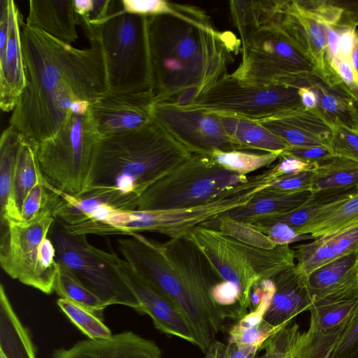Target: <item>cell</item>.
<instances>
[{
	"instance_id": "8d00e7d4",
	"label": "cell",
	"mask_w": 358,
	"mask_h": 358,
	"mask_svg": "<svg viewBox=\"0 0 358 358\" xmlns=\"http://www.w3.org/2000/svg\"><path fill=\"white\" fill-rule=\"evenodd\" d=\"M53 198L52 187L41 176L24 201L20 222L27 224L36 220L45 211L52 212Z\"/></svg>"
},
{
	"instance_id": "4316f807",
	"label": "cell",
	"mask_w": 358,
	"mask_h": 358,
	"mask_svg": "<svg viewBox=\"0 0 358 358\" xmlns=\"http://www.w3.org/2000/svg\"><path fill=\"white\" fill-rule=\"evenodd\" d=\"M0 352L7 358H37L29 331L15 312L4 287L0 289Z\"/></svg>"
},
{
	"instance_id": "ba28073f",
	"label": "cell",
	"mask_w": 358,
	"mask_h": 358,
	"mask_svg": "<svg viewBox=\"0 0 358 358\" xmlns=\"http://www.w3.org/2000/svg\"><path fill=\"white\" fill-rule=\"evenodd\" d=\"M270 169L251 175L245 183L202 205L162 210H118L100 222V236L127 235L149 231L170 238L187 236L195 227L248 203L275 179Z\"/></svg>"
},
{
	"instance_id": "f907efd6",
	"label": "cell",
	"mask_w": 358,
	"mask_h": 358,
	"mask_svg": "<svg viewBox=\"0 0 358 358\" xmlns=\"http://www.w3.org/2000/svg\"><path fill=\"white\" fill-rule=\"evenodd\" d=\"M339 33L338 59L350 60L358 44V32L355 26L344 25L335 27Z\"/></svg>"
},
{
	"instance_id": "ac0fdd59",
	"label": "cell",
	"mask_w": 358,
	"mask_h": 358,
	"mask_svg": "<svg viewBox=\"0 0 358 358\" xmlns=\"http://www.w3.org/2000/svg\"><path fill=\"white\" fill-rule=\"evenodd\" d=\"M155 101L152 91L106 94L91 104L90 111L103 137L136 130L152 122L151 110Z\"/></svg>"
},
{
	"instance_id": "7a4b0ae2",
	"label": "cell",
	"mask_w": 358,
	"mask_h": 358,
	"mask_svg": "<svg viewBox=\"0 0 358 358\" xmlns=\"http://www.w3.org/2000/svg\"><path fill=\"white\" fill-rule=\"evenodd\" d=\"M152 91L155 101L182 93L194 99L227 74L241 41L222 33L200 8L173 3L170 13L148 16Z\"/></svg>"
},
{
	"instance_id": "db71d44e",
	"label": "cell",
	"mask_w": 358,
	"mask_h": 358,
	"mask_svg": "<svg viewBox=\"0 0 358 358\" xmlns=\"http://www.w3.org/2000/svg\"><path fill=\"white\" fill-rule=\"evenodd\" d=\"M299 95L302 106L306 109H314L318 104V96L315 91L310 86L299 87Z\"/></svg>"
},
{
	"instance_id": "603a6c76",
	"label": "cell",
	"mask_w": 358,
	"mask_h": 358,
	"mask_svg": "<svg viewBox=\"0 0 358 358\" xmlns=\"http://www.w3.org/2000/svg\"><path fill=\"white\" fill-rule=\"evenodd\" d=\"M25 24L67 44L78 38L73 0H30Z\"/></svg>"
},
{
	"instance_id": "cb8c5ba5",
	"label": "cell",
	"mask_w": 358,
	"mask_h": 358,
	"mask_svg": "<svg viewBox=\"0 0 358 358\" xmlns=\"http://www.w3.org/2000/svg\"><path fill=\"white\" fill-rule=\"evenodd\" d=\"M310 192L282 194L266 187L261 189L245 205L226 213L231 220L253 224L260 220L289 213L302 205Z\"/></svg>"
},
{
	"instance_id": "ee69618b",
	"label": "cell",
	"mask_w": 358,
	"mask_h": 358,
	"mask_svg": "<svg viewBox=\"0 0 358 358\" xmlns=\"http://www.w3.org/2000/svg\"><path fill=\"white\" fill-rule=\"evenodd\" d=\"M121 2L124 12L143 16L170 13L173 9V2L164 0H121Z\"/></svg>"
},
{
	"instance_id": "4dcf8cb0",
	"label": "cell",
	"mask_w": 358,
	"mask_h": 358,
	"mask_svg": "<svg viewBox=\"0 0 358 358\" xmlns=\"http://www.w3.org/2000/svg\"><path fill=\"white\" fill-rule=\"evenodd\" d=\"M53 288L59 298L78 304L93 313L101 320H103V311L109 306L83 285L67 268L61 264Z\"/></svg>"
},
{
	"instance_id": "6f0895ef",
	"label": "cell",
	"mask_w": 358,
	"mask_h": 358,
	"mask_svg": "<svg viewBox=\"0 0 358 358\" xmlns=\"http://www.w3.org/2000/svg\"><path fill=\"white\" fill-rule=\"evenodd\" d=\"M0 358H7L3 353L0 352Z\"/></svg>"
},
{
	"instance_id": "f35d334b",
	"label": "cell",
	"mask_w": 358,
	"mask_h": 358,
	"mask_svg": "<svg viewBox=\"0 0 358 358\" xmlns=\"http://www.w3.org/2000/svg\"><path fill=\"white\" fill-rule=\"evenodd\" d=\"M285 326H273L263 320L253 327H243L236 323L229 331V342L262 348L265 341Z\"/></svg>"
},
{
	"instance_id": "74e56055",
	"label": "cell",
	"mask_w": 358,
	"mask_h": 358,
	"mask_svg": "<svg viewBox=\"0 0 358 358\" xmlns=\"http://www.w3.org/2000/svg\"><path fill=\"white\" fill-rule=\"evenodd\" d=\"M333 127L330 148L336 156L358 162V127L331 122Z\"/></svg>"
},
{
	"instance_id": "7402d4cb",
	"label": "cell",
	"mask_w": 358,
	"mask_h": 358,
	"mask_svg": "<svg viewBox=\"0 0 358 358\" xmlns=\"http://www.w3.org/2000/svg\"><path fill=\"white\" fill-rule=\"evenodd\" d=\"M294 269L306 279L319 268L358 250V227L348 231L315 238L292 248Z\"/></svg>"
},
{
	"instance_id": "52a82bcc",
	"label": "cell",
	"mask_w": 358,
	"mask_h": 358,
	"mask_svg": "<svg viewBox=\"0 0 358 358\" xmlns=\"http://www.w3.org/2000/svg\"><path fill=\"white\" fill-rule=\"evenodd\" d=\"M101 41L108 85L106 94L152 91L148 16L117 10L98 25L84 29Z\"/></svg>"
},
{
	"instance_id": "30bf717a",
	"label": "cell",
	"mask_w": 358,
	"mask_h": 358,
	"mask_svg": "<svg viewBox=\"0 0 358 358\" xmlns=\"http://www.w3.org/2000/svg\"><path fill=\"white\" fill-rule=\"evenodd\" d=\"M250 176L229 171L209 155L192 154L139 196L137 210H162L202 205L246 182Z\"/></svg>"
},
{
	"instance_id": "8992f818",
	"label": "cell",
	"mask_w": 358,
	"mask_h": 358,
	"mask_svg": "<svg viewBox=\"0 0 358 358\" xmlns=\"http://www.w3.org/2000/svg\"><path fill=\"white\" fill-rule=\"evenodd\" d=\"M187 236L221 278L238 287L240 299L236 312L239 319L247 314L250 292L255 284L295 266L294 250L289 245L271 249L258 248L203 225L194 228Z\"/></svg>"
},
{
	"instance_id": "277c9868",
	"label": "cell",
	"mask_w": 358,
	"mask_h": 358,
	"mask_svg": "<svg viewBox=\"0 0 358 358\" xmlns=\"http://www.w3.org/2000/svg\"><path fill=\"white\" fill-rule=\"evenodd\" d=\"M284 0L231 1V19L241 41V59L231 76L256 85L287 84L315 74L282 24Z\"/></svg>"
},
{
	"instance_id": "6da1fadb",
	"label": "cell",
	"mask_w": 358,
	"mask_h": 358,
	"mask_svg": "<svg viewBox=\"0 0 358 358\" xmlns=\"http://www.w3.org/2000/svg\"><path fill=\"white\" fill-rule=\"evenodd\" d=\"M78 49L21 21L25 86L9 127L33 146L55 134L78 101L91 103L108 92L102 45L94 35Z\"/></svg>"
},
{
	"instance_id": "f1b7e54d",
	"label": "cell",
	"mask_w": 358,
	"mask_h": 358,
	"mask_svg": "<svg viewBox=\"0 0 358 358\" xmlns=\"http://www.w3.org/2000/svg\"><path fill=\"white\" fill-rule=\"evenodd\" d=\"M358 188V162L335 156L317 164L313 170L310 193Z\"/></svg>"
},
{
	"instance_id": "83f0119b",
	"label": "cell",
	"mask_w": 358,
	"mask_h": 358,
	"mask_svg": "<svg viewBox=\"0 0 358 358\" xmlns=\"http://www.w3.org/2000/svg\"><path fill=\"white\" fill-rule=\"evenodd\" d=\"M218 116L228 136L245 150L282 152L290 147L282 139L255 121Z\"/></svg>"
},
{
	"instance_id": "5bb4252c",
	"label": "cell",
	"mask_w": 358,
	"mask_h": 358,
	"mask_svg": "<svg viewBox=\"0 0 358 358\" xmlns=\"http://www.w3.org/2000/svg\"><path fill=\"white\" fill-rule=\"evenodd\" d=\"M153 120L192 154L245 150L225 131L218 115L155 101Z\"/></svg>"
},
{
	"instance_id": "e0dca14e",
	"label": "cell",
	"mask_w": 358,
	"mask_h": 358,
	"mask_svg": "<svg viewBox=\"0 0 358 358\" xmlns=\"http://www.w3.org/2000/svg\"><path fill=\"white\" fill-rule=\"evenodd\" d=\"M22 16L13 0L0 1V108L13 110L25 86Z\"/></svg>"
},
{
	"instance_id": "7c38bea8",
	"label": "cell",
	"mask_w": 358,
	"mask_h": 358,
	"mask_svg": "<svg viewBox=\"0 0 358 358\" xmlns=\"http://www.w3.org/2000/svg\"><path fill=\"white\" fill-rule=\"evenodd\" d=\"M299 89L287 84L248 83L227 73L181 108L256 121L301 107Z\"/></svg>"
},
{
	"instance_id": "7bdbcfd3",
	"label": "cell",
	"mask_w": 358,
	"mask_h": 358,
	"mask_svg": "<svg viewBox=\"0 0 358 358\" xmlns=\"http://www.w3.org/2000/svg\"><path fill=\"white\" fill-rule=\"evenodd\" d=\"M278 358H309L306 332L294 323L287 326V334Z\"/></svg>"
},
{
	"instance_id": "9f6ffc18",
	"label": "cell",
	"mask_w": 358,
	"mask_h": 358,
	"mask_svg": "<svg viewBox=\"0 0 358 358\" xmlns=\"http://www.w3.org/2000/svg\"><path fill=\"white\" fill-rule=\"evenodd\" d=\"M346 358H358V344L355 349L350 352Z\"/></svg>"
},
{
	"instance_id": "e575fe53",
	"label": "cell",
	"mask_w": 358,
	"mask_h": 358,
	"mask_svg": "<svg viewBox=\"0 0 358 358\" xmlns=\"http://www.w3.org/2000/svg\"><path fill=\"white\" fill-rule=\"evenodd\" d=\"M201 225L219 231L224 235L255 247L271 249L277 246L266 235L257 230L252 224L234 221L226 213Z\"/></svg>"
},
{
	"instance_id": "b9f144b4",
	"label": "cell",
	"mask_w": 358,
	"mask_h": 358,
	"mask_svg": "<svg viewBox=\"0 0 358 358\" xmlns=\"http://www.w3.org/2000/svg\"><path fill=\"white\" fill-rule=\"evenodd\" d=\"M260 349L257 346L214 341L204 352V358H255Z\"/></svg>"
},
{
	"instance_id": "ab89813d",
	"label": "cell",
	"mask_w": 358,
	"mask_h": 358,
	"mask_svg": "<svg viewBox=\"0 0 358 358\" xmlns=\"http://www.w3.org/2000/svg\"><path fill=\"white\" fill-rule=\"evenodd\" d=\"M358 344V298L356 308L324 358H346Z\"/></svg>"
},
{
	"instance_id": "44dd1931",
	"label": "cell",
	"mask_w": 358,
	"mask_h": 358,
	"mask_svg": "<svg viewBox=\"0 0 358 358\" xmlns=\"http://www.w3.org/2000/svg\"><path fill=\"white\" fill-rule=\"evenodd\" d=\"M275 292L264 320L273 326H286L301 313L309 310L313 301L307 279L300 275L294 267L271 278Z\"/></svg>"
},
{
	"instance_id": "bcb514c9",
	"label": "cell",
	"mask_w": 358,
	"mask_h": 358,
	"mask_svg": "<svg viewBox=\"0 0 358 358\" xmlns=\"http://www.w3.org/2000/svg\"><path fill=\"white\" fill-rule=\"evenodd\" d=\"M317 164L303 161L282 152L278 162L270 167L275 178L284 176L295 175L313 170Z\"/></svg>"
},
{
	"instance_id": "8fae6325",
	"label": "cell",
	"mask_w": 358,
	"mask_h": 358,
	"mask_svg": "<svg viewBox=\"0 0 358 358\" xmlns=\"http://www.w3.org/2000/svg\"><path fill=\"white\" fill-rule=\"evenodd\" d=\"M55 221L51 211L31 222L7 220L0 246L2 269L13 279L51 294L59 268L48 233Z\"/></svg>"
},
{
	"instance_id": "680465c9",
	"label": "cell",
	"mask_w": 358,
	"mask_h": 358,
	"mask_svg": "<svg viewBox=\"0 0 358 358\" xmlns=\"http://www.w3.org/2000/svg\"><path fill=\"white\" fill-rule=\"evenodd\" d=\"M356 29H357V32H358V24L357 25Z\"/></svg>"
},
{
	"instance_id": "f6af8a7d",
	"label": "cell",
	"mask_w": 358,
	"mask_h": 358,
	"mask_svg": "<svg viewBox=\"0 0 358 358\" xmlns=\"http://www.w3.org/2000/svg\"><path fill=\"white\" fill-rule=\"evenodd\" d=\"M255 228L266 235L276 245H289L294 242L313 238L309 234H299L294 227L284 223L278 222L264 227Z\"/></svg>"
},
{
	"instance_id": "681fc988",
	"label": "cell",
	"mask_w": 358,
	"mask_h": 358,
	"mask_svg": "<svg viewBox=\"0 0 358 358\" xmlns=\"http://www.w3.org/2000/svg\"><path fill=\"white\" fill-rule=\"evenodd\" d=\"M212 296L215 303L224 308L237 305L240 299L238 287L232 282L222 280L214 285Z\"/></svg>"
},
{
	"instance_id": "d4e9b609",
	"label": "cell",
	"mask_w": 358,
	"mask_h": 358,
	"mask_svg": "<svg viewBox=\"0 0 358 358\" xmlns=\"http://www.w3.org/2000/svg\"><path fill=\"white\" fill-rule=\"evenodd\" d=\"M41 176L34 148L23 138L18 153L10 193L5 210L1 215L2 224L7 220L20 222L24 201Z\"/></svg>"
},
{
	"instance_id": "484cf974",
	"label": "cell",
	"mask_w": 358,
	"mask_h": 358,
	"mask_svg": "<svg viewBox=\"0 0 358 358\" xmlns=\"http://www.w3.org/2000/svg\"><path fill=\"white\" fill-rule=\"evenodd\" d=\"M358 227V189L334 202L310 223L296 230L315 239L342 233Z\"/></svg>"
},
{
	"instance_id": "9a60e30c",
	"label": "cell",
	"mask_w": 358,
	"mask_h": 358,
	"mask_svg": "<svg viewBox=\"0 0 358 358\" xmlns=\"http://www.w3.org/2000/svg\"><path fill=\"white\" fill-rule=\"evenodd\" d=\"M103 255L136 296L141 304V315H149L159 331L199 348V340L192 326L173 300L140 275L125 259L105 250Z\"/></svg>"
},
{
	"instance_id": "5b68a950",
	"label": "cell",
	"mask_w": 358,
	"mask_h": 358,
	"mask_svg": "<svg viewBox=\"0 0 358 358\" xmlns=\"http://www.w3.org/2000/svg\"><path fill=\"white\" fill-rule=\"evenodd\" d=\"M192 155L153 120L136 130L101 137L90 187L139 196Z\"/></svg>"
},
{
	"instance_id": "d590c367",
	"label": "cell",
	"mask_w": 358,
	"mask_h": 358,
	"mask_svg": "<svg viewBox=\"0 0 358 358\" xmlns=\"http://www.w3.org/2000/svg\"><path fill=\"white\" fill-rule=\"evenodd\" d=\"M60 310L88 338L104 339L113 334L103 320L84 307L65 299L59 298Z\"/></svg>"
},
{
	"instance_id": "ffe728a7",
	"label": "cell",
	"mask_w": 358,
	"mask_h": 358,
	"mask_svg": "<svg viewBox=\"0 0 358 358\" xmlns=\"http://www.w3.org/2000/svg\"><path fill=\"white\" fill-rule=\"evenodd\" d=\"M307 286L312 306L357 297L358 250L313 272L307 278Z\"/></svg>"
},
{
	"instance_id": "9c48e42d",
	"label": "cell",
	"mask_w": 358,
	"mask_h": 358,
	"mask_svg": "<svg viewBox=\"0 0 358 358\" xmlns=\"http://www.w3.org/2000/svg\"><path fill=\"white\" fill-rule=\"evenodd\" d=\"M101 137L90 109L73 114L55 134L35 144L38 165L47 183L71 195L86 191Z\"/></svg>"
},
{
	"instance_id": "f5cc1de1",
	"label": "cell",
	"mask_w": 358,
	"mask_h": 358,
	"mask_svg": "<svg viewBox=\"0 0 358 358\" xmlns=\"http://www.w3.org/2000/svg\"><path fill=\"white\" fill-rule=\"evenodd\" d=\"M327 36V58L331 67L338 59L339 33L333 26L325 24Z\"/></svg>"
},
{
	"instance_id": "d6986e66",
	"label": "cell",
	"mask_w": 358,
	"mask_h": 358,
	"mask_svg": "<svg viewBox=\"0 0 358 358\" xmlns=\"http://www.w3.org/2000/svg\"><path fill=\"white\" fill-rule=\"evenodd\" d=\"M51 358H162L157 344L126 331L104 339H84L55 350Z\"/></svg>"
},
{
	"instance_id": "3957f363",
	"label": "cell",
	"mask_w": 358,
	"mask_h": 358,
	"mask_svg": "<svg viewBox=\"0 0 358 358\" xmlns=\"http://www.w3.org/2000/svg\"><path fill=\"white\" fill-rule=\"evenodd\" d=\"M129 236L117 241L124 259L179 307L204 353L224 329V320L234 317L212 296L214 285L223 280L187 236L163 243L138 233Z\"/></svg>"
},
{
	"instance_id": "4fadbf2b",
	"label": "cell",
	"mask_w": 358,
	"mask_h": 358,
	"mask_svg": "<svg viewBox=\"0 0 358 358\" xmlns=\"http://www.w3.org/2000/svg\"><path fill=\"white\" fill-rule=\"evenodd\" d=\"M51 238L59 264L108 306L120 304L141 312V304L119 272L106 259L103 250L90 244L85 234H73L57 222Z\"/></svg>"
},
{
	"instance_id": "11a10c76",
	"label": "cell",
	"mask_w": 358,
	"mask_h": 358,
	"mask_svg": "<svg viewBox=\"0 0 358 358\" xmlns=\"http://www.w3.org/2000/svg\"><path fill=\"white\" fill-rule=\"evenodd\" d=\"M350 62L353 68L358 73V44L351 55Z\"/></svg>"
},
{
	"instance_id": "2e32d148",
	"label": "cell",
	"mask_w": 358,
	"mask_h": 358,
	"mask_svg": "<svg viewBox=\"0 0 358 358\" xmlns=\"http://www.w3.org/2000/svg\"><path fill=\"white\" fill-rule=\"evenodd\" d=\"M53 190L52 216L66 226L102 222L115 211L137 210L138 205V195L110 187H90L78 195Z\"/></svg>"
},
{
	"instance_id": "7dc6e473",
	"label": "cell",
	"mask_w": 358,
	"mask_h": 358,
	"mask_svg": "<svg viewBox=\"0 0 358 358\" xmlns=\"http://www.w3.org/2000/svg\"><path fill=\"white\" fill-rule=\"evenodd\" d=\"M282 152L313 164L321 163L336 156L327 145L289 147Z\"/></svg>"
},
{
	"instance_id": "1f68e13d",
	"label": "cell",
	"mask_w": 358,
	"mask_h": 358,
	"mask_svg": "<svg viewBox=\"0 0 358 358\" xmlns=\"http://www.w3.org/2000/svg\"><path fill=\"white\" fill-rule=\"evenodd\" d=\"M23 137L8 126L0 139V204L3 215L10 193L18 153Z\"/></svg>"
},
{
	"instance_id": "816d5d0a",
	"label": "cell",
	"mask_w": 358,
	"mask_h": 358,
	"mask_svg": "<svg viewBox=\"0 0 358 358\" xmlns=\"http://www.w3.org/2000/svg\"><path fill=\"white\" fill-rule=\"evenodd\" d=\"M287 325L267 339L261 348L264 350V352L255 358H278L285 342Z\"/></svg>"
},
{
	"instance_id": "c3c4849f",
	"label": "cell",
	"mask_w": 358,
	"mask_h": 358,
	"mask_svg": "<svg viewBox=\"0 0 358 358\" xmlns=\"http://www.w3.org/2000/svg\"><path fill=\"white\" fill-rule=\"evenodd\" d=\"M356 101H358V73L350 60L338 59L331 66Z\"/></svg>"
},
{
	"instance_id": "836d02e7",
	"label": "cell",
	"mask_w": 358,
	"mask_h": 358,
	"mask_svg": "<svg viewBox=\"0 0 358 358\" xmlns=\"http://www.w3.org/2000/svg\"><path fill=\"white\" fill-rule=\"evenodd\" d=\"M282 152L257 154L245 150H215L208 155L216 163L232 172L248 176L252 172L272 165Z\"/></svg>"
},
{
	"instance_id": "f546056e",
	"label": "cell",
	"mask_w": 358,
	"mask_h": 358,
	"mask_svg": "<svg viewBox=\"0 0 358 358\" xmlns=\"http://www.w3.org/2000/svg\"><path fill=\"white\" fill-rule=\"evenodd\" d=\"M357 189L358 188L346 191L310 193L308 199L296 209L285 214L260 220L252 224L259 228L280 222L287 224L298 230L310 223L322 210L334 202Z\"/></svg>"
},
{
	"instance_id": "d6a6232c",
	"label": "cell",
	"mask_w": 358,
	"mask_h": 358,
	"mask_svg": "<svg viewBox=\"0 0 358 358\" xmlns=\"http://www.w3.org/2000/svg\"><path fill=\"white\" fill-rule=\"evenodd\" d=\"M357 297L344 301L314 305L310 308L308 331L313 334L329 332L343 325L354 312Z\"/></svg>"
},
{
	"instance_id": "60d3db41",
	"label": "cell",
	"mask_w": 358,
	"mask_h": 358,
	"mask_svg": "<svg viewBox=\"0 0 358 358\" xmlns=\"http://www.w3.org/2000/svg\"><path fill=\"white\" fill-rule=\"evenodd\" d=\"M313 170L295 175L284 176L274 180L267 188L282 194L310 192Z\"/></svg>"
}]
</instances>
